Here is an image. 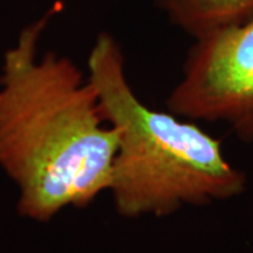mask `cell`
Instances as JSON below:
<instances>
[{
  "label": "cell",
  "mask_w": 253,
  "mask_h": 253,
  "mask_svg": "<svg viewBox=\"0 0 253 253\" xmlns=\"http://www.w3.org/2000/svg\"><path fill=\"white\" fill-rule=\"evenodd\" d=\"M55 3L21 30L0 69V169L17 189V214L45 224L109 193L118 132L104 120L89 76L38 46Z\"/></svg>",
  "instance_id": "6da1fadb"
},
{
  "label": "cell",
  "mask_w": 253,
  "mask_h": 253,
  "mask_svg": "<svg viewBox=\"0 0 253 253\" xmlns=\"http://www.w3.org/2000/svg\"><path fill=\"white\" fill-rule=\"evenodd\" d=\"M87 76L103 117L118 132L109 193L120 217H169L246 190V174L226 159L218 138L138 97L126 76L123 48L110 33L96 37Z\"/></svg>",
  "instance_id": "7a4b0ae2"
},
{
  "label": "cell",
  "mask_w": 253,
  "mask_h": 253,
  "mask_svg": "<svg viewBox=\"0 0 253 253\" xmlns=\"http://www.w3.org/2000/svg\"><path fill=\"white\" fill-rule=\"evenodd\" d=\"M166 110L253 141V16L194 38Z\"/></svg>",
  "instance_id": "3957f363"
},
{
  "label": "cell",
  "mask_w": 253,
  "mask_h": 253,
  "mask_svg": "<svg viewBox=\"0 0 253 253\" xmlns=\"http://www.w3.org/2000/svg\"><path fill=\"white\" fill-rule=\"evenodd\" d=\"M177 28L196 38L253 16V0H155Z\"/></svg>",
  "instance_id": "277c9868"
}]
</instances>
